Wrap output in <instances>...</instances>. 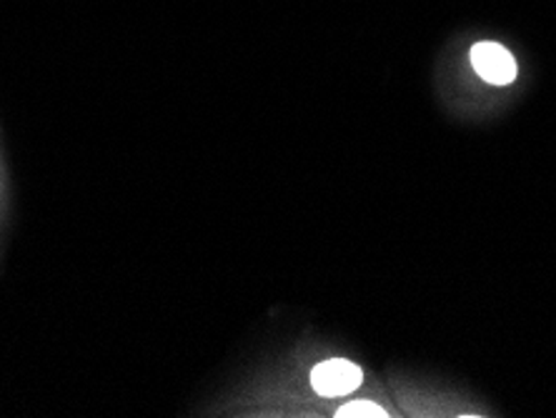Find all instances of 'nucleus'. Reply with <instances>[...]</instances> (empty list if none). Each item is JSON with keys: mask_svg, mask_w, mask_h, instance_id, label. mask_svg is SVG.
<instances>
[{"mask_svg": "<svg viewBox=\"0 0 556 418\" xmlns=\"http://www.w3.org/2000/svg\"><path fill=\"white\" fill-rule=\"evenodd\" d=\"M471 65L492 86H509L517 78V61L504 46L484 40L471 48Z\"/></svg>", "mask_w": 556, "mask_h": 418, "instance_id": "f03ea898", "label": "nucleus"}, {"mask_svg": "<svg viewBox=\"0 0 556 418\" xmlns=\"http://www.w3.org/2000/svg\"><path fill=\"white\" fill-rule=\"evenodd\" d=\"M362 381H364V371L346 358L324 360V364H318L314 368V373H311V387L326 398L354 393L358 387H362Z\"/></svg>", "mask_w": 556, "mask_h": 418, "instance_id": "f257e3e1", "label": "nucleus"}, {"mask_svg": "<svg viewBox=\"0 0 556 418\" xmlns=\"http://www.w3.org/2000/svg\"><path fill=\"white\" fill-rule=\"evenodd\" d=\"M339 418H351V416H371V418H383L387 411L381 406L371 404V401H354V404L341 406L337 411Z\"/></svg>", "mask_w": 556, "mask_h": 418, "instance_id": "7ed1b4c3", "label": "nucleus"}]
</instances>
